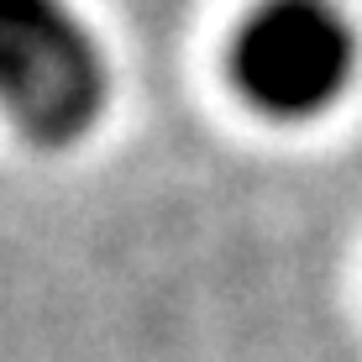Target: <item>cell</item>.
<instances>
[{
  "label": "cell",
  "mask_w": 362,
  "mask_h": 362,
  "mask_svg": "<svg viewBox=\"0 0 362 362\" xmlns=\"http://www.w3.org/2000/svg\"><path fill=\"white\" fill-rule=\"evenodd\" d=\"M357 74V32L331 0H263L231 47V79L252 110L310 121L346 95Z\"/></svg>",
  "instance_id": "cell-2"
},
{
  "label": "cell",
  "mask_w": 362,
  "mask_h": 362,
  "mask_svg": "<svg viewBox=\"0 0 362 362\" xmlns=\"http://www.w3.org/2000/svg\"><path fill=\"white\" fill-rule=\"evenodd\" d=\"M105 105V58L64 0H0V110L37 142H74Z\"/></svg>",
  "instance_id": "cell-1"
}]
</instances>
